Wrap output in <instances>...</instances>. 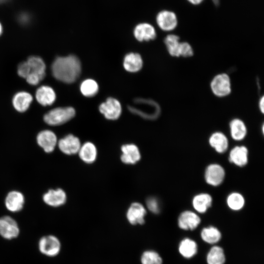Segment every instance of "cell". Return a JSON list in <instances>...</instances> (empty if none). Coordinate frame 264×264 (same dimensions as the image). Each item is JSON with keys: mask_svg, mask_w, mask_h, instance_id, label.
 I'll return each mask as SVG.
<instances>
[{"mask_svg": "<svg viewBox=\"0 0 264 264\" xmlns=\"http://www.w3.org/2000/svg\"><path fill=\"white\" fill-rule=\"evenodd\" d=\"M190 3L194 5H198L201 3L204 0H187Z\"/></svg>", "mask_w": 264, "mask_h": 264, "instance_id": "obj_38", "label": "cell"}, {"mask_svg": "<svg viewBox=\"0 0 264 264\" xmlns=\"http://www.w3.org/2000/svg\"><path fill=\"white\" fill-rule=\"evenodd\" d=\"M98 85L96 81L91 79L83 81L80 86V90L83 95L86 97H92L98 91Z\"/></svg>", "mask_w": 264, "mask_h": 264, "instance_id": "obj_31", "label": "cell"}, {"mask_svg": "<svg viewBox=\"0 0 264 264\" xmlns=\"http://www.w3.org/2000/svg\"><path fill=\"white\" fill-rule=\"evenodd\" d=\"M66 196L65 192L61 189H51L43 196V200L47 205L58 207L65 204Z\"/></svg>", "mask_w": 264, "mask_h": 264, "instance_id": "obj_16", "label": "cell"}, {"mask_svg": "<svg viewBox=\"0 0 264 264\" xmlns=\"http://www.w3.org/2000/svg\"><path fill=\"white\" fill-rule=\"evenodd\" d=\"M100 112L109 120H116L120 116L122 108L120 102L112 97L108 98L100 105Z\"/></svg>", "mask_w": 264, "mask_h": 264, "instance_id": "obj_6", "label": "cell"}, {"mask_svg": "<svg viewBox=\"0 0 264 264\" xmlns=\"http://www.w3.org/2000/svg\"><path fill=\"white\" fill-rule=\"evenodd\" d=\"M37 101L43 106L51 105L56 99L54 89L48 86H42L38 88L35 93Z\"/></svg>", "mask_w": 264, "mask_h": 264, "instance_id": "obj_14", "label": "cell"}, {"mask_svg": "<svg viewBox=\"0 0 264 264\" xmlns=\"http://www.w3.org/2000/svg\"><path fill=\"white\" fill-rule=\"evenodd\" d=\"M121 161L127 164H134L138 162L141 157L138 147L133 144H127L121 147Z\"/></svg>", "mask_w": 264, "mask_h": 264, "instance_id": "obj_15", "label": "cell"}, {"mask_svg": "<svg viewBox=\"0 0 264 264\" xmlns=\"http://www.w3.org/2000/svg\"><path fill=\"white\" fill-rule=\"evenodd\" d=\"M78 153L80 158L87 163H93L97 157L96 148L90 142H87L81 145Z\"/></svg>", "mask_w": 264, "mask_h": 264, "instance_id": "obj_24", "label": "cell"}, {"mask_svg": "<svg viewBox=\"0 0 264 264\" xmlns=\"http://www.w3.org/2000/svg\"><path fill=\"white\" fill-rule=\"evenodd\" d=\"M39 145L46 153H51L54 150L57 144V137L50 130H44L40 132L37 137Z\"/></svg>", "mask_w": 264, "mask_h": 264, "instance_id": "obj_13", "label": "cell"}, {"mask_svg": "<svg viewBox=\"0 0 264 264\" xmlns=\"http://www.w3.org/2000/svg\"><path fill=\"white\" fill-rule=\"evenodd\" d=\"M38 248L39 252L43 255L53 258L60 253L62 243L56 236L48 234L40 238L38 242Z\"/></svg>", "mask_w": 264, "mask_h": 264, "instance_id": "obj_3", "label": "cell"}, {"mask_svg": "<svg viewBox=\"0 0 264 264\" xmlns=\"http://www.w3.org/2000/svg\"><path fill=\"white\" fill-rule=\"evenodd\" d=\"M26 62L30 68V72L37 74L43 80L45 76L46 69L44 60L39 56H32L28 57Z\"/></svg>", "mask_w": 264, "mask_h": 264, "instance_id": "obj_26", "label": "cell"}, {"mask_svg": "<svg viewBox=\"0 0 264 264\" xmlns=\"http://www.w3.org/2000/svg\"><path fill=\"white\" fill-rule=\"evenodd\" d=\"M30 72V68L26 61L21 63L18 65L17 72L20 77L25 79Z\"/></svg>", "mask_w": 264, "mask_h": 264, "instance_id": "obj_35", "label": "cell"}, {"mask_svg": "<svg viewBox=\"0 0 264 264\" xmlns=\"http://www.w3.org/2000/svg\"><path fill=\"white\" fill-rule=\"evenodd\" d=\"M229 128L230 134L233 139L240 141L245 137L247 129L245 123L241 119H232L229 123Z\"/></svg>", "mask_w": 264, "mask_h": 264, "instance_id": "obj_21", "label": "cell"}, {"mask_svg": "<svg viewBox=\"0 0 264 264\" xmlns=\"http://www.w3.org/2000/svg\"><path fill=\"white\" fill-rule=\"evenodd\" d=\"M226 202L230 209L234 211H238L244 206L245 200L242 194L233 192L228 195Z\"/></svg>", "mask_w": 264, "mask_h": 264, "instance_id": "obj_30", "label": "cell"}, {"mask_svg": "<svg viewBox=\"0 0 264 264\" xmlns=\"http://www.w3.org/2000/svg\"><path fill=\"white\" fill-rule=\"evenodd\" d=\"M210 146L219 153H224L228 147V140L225 134L220 132L213 133L209 137Z\"/></svg>", "mask_w": 264, "mask_h": 264, "instance_id": "obj_20", "label": "cell"}, {"mask_svg": "<svg viewBox=\"0 0 264 264\" xmlns=\"http://www.w3.org/2000/svg\"><path fill=\"white\" fill-rule=\"evenodd\" d=\"M259 108L261 112L264 113V96H262L260 98L259 102Z\"/></svg>", "mask_w": 264, "mask_h": 264, "instance_id": "obj_37", "label": "cell"}, {"mask_svg": "<svg viewBox=\"0 0 264 264\" xmlns=\"http://www.w3.org/2000/svg\"><path fill=\"white\" fill-rule=\"evenodd\" d=\"M75 115V110L72 107H58L46 113L44 116V120L48 125L58 126L67 122Z\"/></svg>", "mask_w": 264, "mask_h": 264, "instance_id": "obj_2", "label": "cell"}, {"mask_svg": "<svg viewBox=\"0 0 264 264\" xmlns=\"http://www.w3.org/2000/svg\"><path fill=\"white\" fill-rule=\"evenodd\" d=\"M10 0H0V4L5 3Z\"/></svg>", "mask_w": 264, "mask_h": 264, "instance_id": "obj_40", "label": "cell"}, {"mask_svg": "<svg viewBox=\"0 0 264 264\" xmlns=\"http://www.w3.org/2000/svg\"><path fill=\"white\" fill-rule=\"evenodd\" d=\"M155 19L158 26L164 31H171L174 30L178 23L176 14L167 10L159 12Z\"/></svg>", "mask_w": 264, "mask_h": 264, "instance_id": "obj_7", "label": "cell"}, {"mask_svg": "<svg viewBox=\"0 0 264 264\" xmlns=\"http://www.w3.org/2000/svg\"><path fill=\"white\" fill-rule=\"evenodd\" d=\"M24 202L23 195L16 191L9 193L5 198L6 208L12 212H17L21 211L23 207Z\"/></svg>", "mask_w": 264, "mask_h": 264, "instance_id": "obj_18", "label": "cell"}, {"mask_svg": "<svg viewBox=\"0 0 264 264\" xmlns=\"http://www.w3.org/2000/svg\"><path fill=\"white\" fill-rule=\"evenodd\" d=\"M133 35L138 41H148L154 39L156 33L154 27L152 24L147 22H142L135 26Z\"/></svg>", "mask_w": 264, "mask_h": 264, "instance_id": "obj_12", "label": "cell"}, {"mask_svg": "<svg viewBox=\"0 0 264 264\" xmlns=\"http://www.w3.org/2000/svg\"><path fill=\"white\" fill-rule=\"evenodd\" d=\"M20 228L17 222L11 217L4 216L0 218V236L6 240L17 238Z\"/></svg>", "mask_w": 264, "mask_h": 264, "instance_id": "obj_5", "label": "cell"}, {"mask_svg": "<svg viewBox=\"0 0 264 264\" xmlns=\"http://www.w3.org/2000/svg\"><path fill=\"white\" fill-rule=\"evenodd\" d=\"M3 32V26L2 23L0 21V36L1 35Z\"/></svg>", "mask_w": 264, "mask_h": 264, "instance_id": "obj_39", "label": "cell"}, {"mask_svg": "<svg viewBox=\"0 0 264 264\" xmlns=\"http://www.w3.org/2000/svg\"><path fill=\"white\" fill-rule=\"evenodd\" d=\"M33 101L32 95L26 91L16 93L12 99L14 108L19 112H24L29 108Z\"/></svg>", "mask_w": 264, "mask_h": 264, "instance_id": "obj_17", "label": "cell"}, {"mask_svg": "<svg viewBox=\"0 0 264 264\" xmlns=\"http://www.w3.org/2000/svg\"><path fill=\"white\" fill-rule=\"evenodd\" d=\"M180 254L185 258H191L197 253V243L193 240L185 238L182 240L178 246Z\"/></svg>", "mask_w": 264, "mask_h": 264, "instance_id": "obj_25", "label": "cell"}, {"mask_svg": "<svg viewBox=\"0 0 264 264\" xmlns=\"http://www.w3.org/2000/svg\"><path fill=\"white\" fill-rule=\"evenodd\" d=\"M58 144L60 150L68 155L78 153L81 146L79 139L72 134H68L61 139Z\"/></svg>", "mask_w": 264, "mask_h": 264, "instance_id": "obj_11", "label": "cell"}, {"mask_svg": "<svg viewBox=\"0 0 264 264\" xmlns=\"http://www.w3.org/2000/svg\"><path fill=\"white\" fill-rule=\"evenodd\" d=\"M141 264H162V259L155 251L147 250L143 251L140 256Z\"/></svg>", "mask_w": 264, "mask_h": 264, "instance_id": "obj_32", "label": "cell"}, {"mask_svg": "<svg viewBox=\"0 0 264 264\" xmlns=\"http://www.w3.org/2000/svg\"><path fill=\"white\" fill-rule=\"evenodd\" d=\"M199 217L194 212L187 210L182 212L178 218V225L185 230H193L200 223Z\"/></svg>", "mask_w": 264, "mask_h": 264, "instance_id": "obj_10", "label": "cell"}, {"mask_svg": "<svg viewBox=\"0 0 264 264\" xmlns=\"http://www.w3.org/2000/svg\"><path fill=\"white\" fill-rule=\"evenodd\" d=\"M229 160L236 166L242 167L248 162V150L244 146H236L229 153Z\"/></svg>", "mask_w": 264, "mask_h": 264, "instance_id": "obj_19", "label": "cell"}, {"mask_svg": "<svg viewBox=\"0 0 264 264\" xmlns=\"http://www.w3.org/2000/svg\"><path fill=\"white\" fill-rule=\"evenodd\" d=\"M194 51L192 46L187 42H180L179 48V57H190L193 55Z\"/></svg>", "mask_w": 264, "mask_h": 264, "instance_id": "obj_33", "label": "cell"}, {"mask_svg": "<svg viewBox=\"0 0 264 264\" xmlns=\"http://www.w3.org/2000/svg\"><path fill=\"white\" fill-rule=\"evenodd\" d=\"M212 198L207 193H200L193 198L192 205L195 210L199 213H204L211 206Z\"/></svg>", "mask_w": 264, "mask_h": 264, "instance_id": "obj_23", "label": "cell"}, {"mask_svg": "<svg viewBox=\"0 0 264 264\" xmlns=\"http://www.w3.org/2000/svg\"><path fill=\"white\" fill-rule=\"evenodd\" d=\"M164 43L169 54L173 57H179V37L175 34H169L164 39Z\"/></svg>", "mask_w": 264, "mask_h": 264, "instance_id": "obj_29", "label": "cell"}, {"mask_svg": "<svg viewBox=\"0 0 264 264\" xmlns=\"http://www.w3.org/2000/svg\"><path fill=\"white\" fill-rule=\"evenodd\" d=\"M81 71L79 59L70 55L57 57L51 65L53 76L58 80L66 83H72L79 77Z\"/></svg>", "mask_w": 264, "mask_h": 264, "instance_id": "obj_1", "label": "cell"}, {"mask_svg": "<svg viewBox=\"0 0 264 264\" xmlns=\"http://www.w3.org/2000/svg\"><path fill=\"white\" fill-rule=\"evenodd\" d=\"M25 79L29 84L33 86L37 85L42 80L39 75L33 72H30Z\"/></svg>", "mask_w": 264, "mask_h": 264, "instance_id": "obj_36", "label": "cell"}, {"mask_svg": "<svg viewBox=\"0 0 264 264\" xmlns=\"http://www.w3.org/2000/svg\"><path fill=\"white\" fill-rule=\"evenodd\" d=\"M123 66L127 71L130 72H136L141 69L143 61L139 54L130 53L125 56Z\"/></svg>", "mask_w": 264, "mask_h": 264, "instance_id": "obj_22", "label": "cell"}, {"mask_svg": "<svg viewBox=\"0 0 264 264\" xmlns=\"http://www.w3.org/2000/svg\"><path fill=\"white\" fill-rule=\"evenodd\" d=\"M212 1L216 5H218L220 2V0H212Z\"/></svg>", "mask_w": 264, "mask_h": 264, "instance_id": "obj_41", "label": "cell"}, {"mask_svg": "<svg viewBox=\"0 0 264 264\" xmlns=\"http://www.w3.org/2000/svg\"><path fill=\"white\" fill-rule=\"evenodd\" d=\"M201 237L205 242L209 244H214L220 240L221 234L217 228L211 226L204 228L202 230Z\"/></svg>", "mask_w": 264, "mask_h": 264, "instance_id": "obj_27", "label": "cell"}, {"mask_svg": "<svg viewBox=\"0 0 264 264\" xmlns=\"http://www.w3.org/2000/svg\"><path fill=\"white\" fill-rule=\"evenodd\" d=\"M208 264H223L225 257L223 249L219 246H213L207 255Z\"/></svg>", "mask_w": 264, "mask_h": 264, "instance_id": "obj_28", "label": "cell"}, {"mask_svg": "<svg viewBox=\"0 0 264 264\" xmlns=\"http://www.w3.org/2000/svg\"><path fill=\"white\" fill-rule=\"evenodd\" d=\"M146 214V208L142 204L133 202L127 210L126 218L131 225H143L145 222Z\"/></svg>", "mask_w": 264, "mask_h": 264, "instance_id": "obj_9", "label": "cell"}, {"mask_svg": "<svg viewBox=\"0 0 264 264\" xmlns=\"http://www.w3.org/2000/svg\"><path fill=\"white\" fill-rule=\"evenodd\" d=\"M213 93L219 97H224L231 92V83L229 76L225 73L215 76L210 82Z\"/></svg>", "mask_w": 264, "mask_h": 264, "instance_id": "obj_4", "label": "cell"}, {"mask_svg": "<svg viewBox=\"0 0 264 264\" xmlns=\"http://www.w3.org/2000/svg\"><path fill=\"white\" fill-rule=\"evenodd\" d=\"M225 177V171L223 168L218 164H211L206 168L204 177L206 182L213 186L220 185Z\"/></svg>", "mask_w": 264, "mask_h": 264, "instance_id": "obj_8", "label": "cell"}, {"mask_svg": "<svg viewBox=\"0 0 264 264\" xmlns=\"http://www.w3.org/2000/svg\"><path fill=\"white\" fill-rule=\"evenodd\" d=\"M146 205L148 209L154 214H158L160 212V205L157 198L150 197L146 200Z\"/></svg>", "mask_w": 264, "mask_h": 264, "instance_id": "obj_34", "label": "cell"}]
</instances>
